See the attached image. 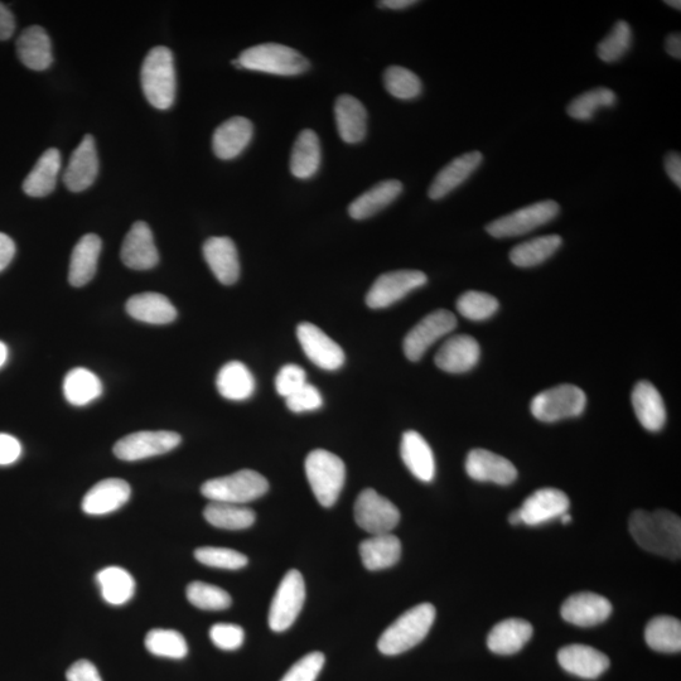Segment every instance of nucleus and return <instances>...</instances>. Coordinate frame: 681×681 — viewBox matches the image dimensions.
Instances as JSON below:
<instances>
[{
    "mask_svg": "<svg viewBox=\"0 0 681 681\" xmlns=\"http://www.w3.org/2000/svg\"><path fill=\"white\" fill-rule=\"evenodd\" d=\"M481 349L475 338L458 335L448 338L436 355V365L449 374L467 373L480 360Z\"/></svg>",
    "mask_w": 681,
    "mask_h": 681,
    "instance_id": "obj_22",
    "label": "nucleus"
},
{
    "mask_svg": "<svg viewBox=\"0 0 681 681\" xmlns=\"http://www.w3.org/2000/svg\"><path fill=\"white\" fill-rule=\"evenodd\" d=\"M64 394L67 402L75 407H85L103 394V384L90 370L84 367L72 369L64 381Z\"/></svg>",
    "mask_w": 681,
    "mask_h": 681,
    "instance_id": "obj_38",
    "label": "nucleus"
},
{
    "mask_svg": "<svg viewBox=\"0 0 681 681\" xmlns=\"http://www.w3.org/2000/svg\"><path fill=\"white\" fill-rule=\"evenodd\" d=\"M306 601V583L301 572L292 569L280 582L270 605L269 627L274 632L289 629L301 613Z\"/></svg>",
    "mask_w": 681,
    "mask_h": 681,
    "instance_id": "obj_8",
    "label": "nucleus"
},
{
    "mask_svg": "<svg viewBox=\"0 0 681 681\" xmlns=\"http://www.w3.org/2000/svg\"><path fill=\"white\" fill-rule=\"evenodd\" d=\"M325 661V655L322 652H311L297 661L280 681H316Z\"/></svg>",
    "mask_w": 681,
    "mask_h": 681,
    "instance_id": "obj_50",
    "label": "nucleus"
},
{
    "mask_svg": "<svg viewBox=\"0 0 681 681\" xmlns=\"http://www.w3.org/2000/svg\"><path fill=\"white\" fill-rule=\"evenodd\" d=\"M564 621L579 627L601 625L612 613L611 602L597 593L582 592L572 594L562 606Z\"/></svg>",
    "mask_w": 681,
    "mask_h": 681,
    "instance_id": "obj_17",
    "label": "nucleus"
},
{
    "mask_svg": "<svg viewBox=\"0 0 681 681\" xmlns=\"http://www.w3.org/2000/svg\"><path fill=\"white\" fill-rule=\"evenodd\" d=\"M187 600L204 611H222L231 606L230 594L214 584L192 582L187 587Z\"/></svg>",
    "mask_w": 681,
    "mask_h": 681,
    "instance_id": "obj_46",
    "label": "nucleus"
},
{
    "mask_svg": "<svg viewBox=\"0 0 681 681\" xmlns=\"http://www.w3.org/2000/svg\"><path fill=\"white\" fill-rule=\"evenodd\" d=\"M22 446L18 439L6 433H0V466L12 465L21 457Z\"/></svg>",
    "mask_w": 681,
    "mask_h": 681,
    "instance_id": "obj_55",
    "label": "nucleus"
},
{
    "mask_svg": "<svg viewBox=\"0 0 681 681\" xmlns=\"http://www.w3.org/2000/svg\"><path fill=\"white\" fill-rule=\"evenodd\" d=\"M204 516L207 523L224 530L248 529L257 519L254 510L249 507L215 501L205 507Z\"/></svg>",
    "mask_w": 681,
    "mask_h": 681,
    "instance_id": "obj_39",
    "label": "nucleus"
},
{
    "mask_svg": "<svg viewBox=\"0 0 681 681\" xmlns=\"http://www.w3.org/2000/svg\"><path fill=\"white\" fill-rule=\"evenodd\" d=\"M306 384V371L303 367L294 364L283 366L275 378V389L286 399Z\"/></svg>",
    "mask_w": 681,
    "mask_h": 681,
    "instance_id": "obj_52",
    "label": "nucleus"
},
{
    "mask_svg": "<svg viewBox=\"0 0 681 681\" xmlns=\"http://www.w3.org/2000/svg\"><path fill=\"white\" fill-rule=\"evenodd\" d=\"M146 647L151 654L159 658L183 659L188 654L185 637L175 630L156 629L146 636Z\"/></svg>",
    "mask_w": 681,
    "mask_h": 681,
    "instance_id": "obj_44",
    "label": "nucleus"
},
{
    "mask_svg": "<svg viewBox=\"0 0 681 681\" xmlns=\"http://www.w3.org/2000/svg\"><path fill=\"white\" fill-rule=\"evenodd\" d=\"M436 620V608L420 603L403 613L383 632L378 642L381 654L395 656L407 652L427 637Z\"/></svg>",
    "mask_w": 681,
    "mask_h": 681,
    "instance_id": "obj_3",
    "label": "nucleus"
},
{
    "mask_svg": "<svg viewBox=\"0 0 681 681\" xmlns=\"http://www.w3.org/2000/svg\"><path fill=\"white\" fill-rule=\"evenodd\" d=\"M241 69L277 76H297L309 70V61L294 48L279 43H263L239 56Z\"/></svg>",
    "mask_w": 681,
    "mask_h": 681,
    "instance_id": "obj_5",
    "label": "nucleus"
},
{
    "mask_svg": "<svg viewBox=\"0 0 681 681\" xmlns=\"http://www.w3.org/2000/svg\"><path fill=\"white\" fill-rule=\"evenodd\" d=\"M385 89L400 100H413L423 91V84L414 72L402 66H390L384 72Z\"/></svg>",
    "mask_w": 681,
    "mask_h": 681,
    "instance_id": "obj_45",
    "label": "nucleus"
},
{
    "mask_svg": "<svg viewBox=\"0 0 681 681\" xmlns=\"http://www.w3.org/2000/svg\"><path fill=\"white\" fill-rule=\"evenodd\" d=\"M16 30V21L14 16L7 6L0 3V41H7L13 36Z\"/></svg>",
    "mask_w": 681,
    "mask_h": 681,
    "instance_id": "obj_56",
    "label": "nucleus"
},
{
    "mask_svg": "<svg viewBox=\"0 0 681 681\" xmlns=\"http://www.w3.org/2000/svg\"><path fill=\"white\" fill-rule=\"evenodd\" d=\"M120 257L125 267L134 270H149L159 262V254L154 244L151 227L138 221L125 236Z\"/></svg>",
    "mask_w": 681,
    "mask_h": 681,
    "instance_id": "obj_18",
    "label": "nucleus"
},
{
    "mask_svg": "<svg viewBox=\"0 0 681 681\" xmlns=\"http://www.w3.org/2000/svg\"><path fill=\"white\" fill-rule=\"evenodd\" d=\"M254 127L249 119L234 117L215 130L212 149L217 158L230 161L239 157L253 139Z\"/></svg>",
    "mask_w": 681,
    "mask_h": 681,
    "instance_id": "obj_24",
    "label": "nucleus"
},
{
    "mask_svg": "<svg viewBox=\"0 0 681 681\" xmlns=\"http://www.w3.org/2000/svg\"><path fill=\"white\" fill-rule=\"evenodd\" d=\"M400 454L404 465L414 477L422 482H432L436 477V460L431 446L418 432L403 434Z\"/></svg>",
    "mask_w": 681,
    "mask_h": 681,
    "instance_id": "obj_26",
    "label": "nucleus"
},
{
    "mask_svg": "<svg viewBox=\"0 0 681 681\" xmlns=\"http://www.w3.org/2000/svg\"><path fill=\"white\" fill-rule=\"evenodd\" d=\"M103 243L98 235L82 236L72 251L69 270V282L72 287L86 286L94 278L98 268Z\"/></svg>",
    "mask_w": 681,
    "mask_h": 681,
    "instance_id": "obj_29",
    "label": "nucleus"
},
{
    "mask_svg": "<svg viewBox=\"0 0 681 681\" xmlns=\"http://www.w3.org/2000/svg\"><path fill=\"white\" fill-rule=\"evenodd\" d=\"M19 60L33 71L47 70L52 65V43L47 32L40 26L24 30L17 41Z\"/></svg>",
    "mask_w": 681,
    "mask_h": 681,
    "instance_id": "obj_31",
    "label": "nucleus"
},
{
    "mask_svg": "<svg viewBox=\"0 0 681 681\" xmlns=\"http://www.w3.org/2000/svg\"><path fill=\"white\" fill-rule=\"evenodd\" d=\"M568 496L558 489H542L535 491L520 507L521 523L538 526L550 520L560 518L569 509Z\"/></svg>",
    "mask_w": 681,
    "mask_h": 681,
    "instance_id": "obj_19",
    "label": "nucleus"
},
{
    "mask_svg": "<svg viewBox=\"0 0 681 681\" xmlns=\"http://www.w3.org/2000/svg\"><path fill=\"white\" fill-rule=\"evenodd\" d=\"M99 173L98 152L93 135H85L71 154L64 175V183L71 192H82L93 185Z\"/></svg>",
    "mask_w": 681,
    "mask_h": 681,
    "instance_id": "obj_16",
    "label": "nucleus"
},
{
    "mask_svg": "<svg viewBox=\"0 0 681 681\" xmlns=\"http://www.w3.org/2000/svg\"><path fill=\"white\" fill-rule=\"evenodd\" d=\"M360 557L367 571L393 567L402 557V543L395 535H371L360 544Z\"/></svg>",
    "mask_w": 681,
    "mask_h": 681,
    "instance_id": "obj_33",
    "label": "nucleus"
},
{
    "mask_svg": "<svg viewBox=\"0 0 681 681\" xmlns=\"http://www.w3.org/2000/svg\"><path fill=\"white\" fill-rule=\"evenodd\" d=\"M354 513L357 525L371 535L389 534L400 521L398 507L373 489L357 496Z\"/></svg>",
    "mask_w": 681,
    "mask_h": 681,
    "instance_id": "obj_10",
    "label": "nucleus"
},
{
    "mask_svg": "<svg viewBox=\"0 0 681 681\" xmlns=\"http://www.w3.org/2000/svg\"><path fill=\"white\" fill-rule=\"evenodd\" d=\"M61 169V154L56 148L47 149L23 182V191L31 197H46L55 190Z\"/></svg>",
    "mask_w": 681,
    "mask_h": 681,
    "instance_id": "obj_35",
    "label": "nucleus"
},
{
    "mask_svg": "<svg viewBox=\"0 0 681 681\" xmlns=\"http://www.w3.org/2000/svg\"><path fill=\"white\" fill-rule=\"evenodd\" d=\"M217 390L222 398L243 402L251 398L255 391V379L243 362L231 361L221 367L216 378Z\"/></svg>",
    "mask_w": 681,
    "mask_h": 681,
    "instance_id": "obj_36",
    "label": "nucleus"
},
{
    "mask_svg": "<svg viewBox=\"0 0 681 681\" xmlns=\"http://www.w3.org/2000/svg\"><path fill=\"white\" fill-rule=\"evenodd\" d=\"M646 644L652 650L675 654L681 650V623L678 618L658 616L652 618L645 630Z\"/></svg>",
    "mask_w": 681,
    "mask_h": 681,
    "instance_id": "obj_41",
    "label": "nucleus"
},
{
    "mask_svg": "<svg viewBox=\"0 0 681 681\" xmlns=\"http://www.w3.org/2000/svg\"><path fill=\"white\" fill-rule=\"evenodd\" d=\"M559 211L560 207L555 201L538 202L492 221L486 231L496 239L516 238L553 221Z\"/></svg>",
    "mask_w": 681,
    "mask_h": 681,
    "instance_id": "obj_9",
    "label": "nucleus"
},
{
    "mask_svg": "<svg viewBox=\"0 0 681 681\" xmlns=\"http://www.w3.org/2000/svg\"><path fill=\"white\" fill-rule=\"evenodd\" d=\"M562 243L563 240L559 235L540 236V238L525 241L510 251L511 263L519 268L536 267L553 257Z\"/></svg>",
    "mask_w": 681,
    "mask_h": 681,
    "instance_id": "obj_40",
    "label": "nucleus"
},
{
    "mask_svg": "<svg viewBox=\"0 0 681 681\" xmlns=\"http://www.w3.org/2000/svg\"><path fill=\"white\" fill-rule=\"evenodd\" d=\"M16 254V244L8 235L0 233V272L11 264Z\"/></svg>",
    "mask_w": 681,
    "mask_h": 681,
    "instance_id": "obj_57",
    "label": "nucleus"
},
{
    "mask_svg": "<svg viewBox=\"0 0 681 681\" xmlns=\"http://www.w3.org/2000/svg\"><path fill=\"white\" fill-rule=\"evenodd\" d=\"M67 681H103L99 670L88 660H79L66 673Z\"/></svg>",
    "mask_w": 681,
    "mask_h": 681,
    "instance_id": "obj_54",
    "label": "nucleus"
},
{
    "mask_svg": "<svg viewBox=\"0 0 681 681\" xmlns=\"http://www.w3.org/2000/svg\"><path fill=\"white\" fill-rule=\"evenodd\" d=\"M338 134L347 144H357L367 133V111L361 101L351 95L338 96L335 104Z\"/></svg>",
    "mask_w": 681,
    "mask_h": 681,
    "instance_id": "obj_28",
    "label": "nucleus"
},
{
    "mask_svg": "<svg viewBox=\"0 0 681 681\" xmlns=\"http://www.w3.org/2000/svg\"><path fill=\"white\" fill-rule=\"evenodd\" d=\"M665 50L676 60L681 59V36L680 33H673L665 41Z\"/></svg>",
    "mask_w": 681,
    "mask_h": 681,
    "instance_id": "obj_59",
    "label": "nucleus"
},
{
    "mask_svg": "<svg viewBox=\"0 0 681 681\" xmlns=\"http://www.w3.org/2000/svg\"><path fill=\"white\" fill-rule=\"evenodd\" d=\"M268 490L269 482L259 472L241 470L233 475L206 481L201 487V494L210 501L243 505L260 499Z\"/></svg>",
    "mask_w": 681,
    "mask_h": 681,
    "instance_id": "obj_6",
    "label": "nucleus"
},
{
    "mask_svg": "<svg viewBox=\"0 0 681 681\" xmlns=\"http://www.w3.org/2000/svg\"><path fill=\"white\" fill-rule=\"evenodd\" d=\"M665 3L668 4V6H670V7L678 9V11H680V9H681V2H679V0H678V2H673V0H668V2H665Z\"/></svg>",
    "mask_w": 681,
    "mask_h": 681,
    "instance_id": "obj_64",
    "label": "nucleus"
},
{
    "mask_svg": "<svg viewBox=\"0 0 681 681\" xmlns=\"http://www.w3.org/2000/svg\"><path fill=\"white\" fill-rule=\"evenodd\" d=\"M533 632L530 622L520 618H509L494 626L487 637V646L494 654L514 655L528 644Z\"/></svg>",
    "mask_w": 681,
    "mask_h": 681,
    "instance_id": "obj_30",
    "label": "nucleus"
},
{
    "mask_svg": "<svg viewBox=\"0 0 681 681\" xmlns=\"http://www.w3.org/2000/svg\"><path fill=\"white\" fill-rule=\"evenodd\" d=\"M8 359V347L0 341V367L6 364Z\"/></svg>",
    "mask_w": 681,
    "mask_h": 681,
    "instance_id": "obj_61",
    "label": "nucleus"
},
{
    "mask_svg": "<svg viewBox=\"0 0 681 681\" xmlns=\"http://www.w3.org/2000/svg\"><path fill=\"white\" fill-rule=\"evenodd\" d=\"M617 96L611 89L597 88L587 91L568 105L567 113L569 117L587 122L594 117L598 110L612 108L616 104Z\"/></svg>",
    "mask_w": 681,
    "mask_h": 681,
    "instance_id": "obj_43",
    "label": "nucleus"
},
{
    "mask_svg": "<svg viewBox=\"0 0 681 681\" xmlns=\"http://www.w3.org/2000/svg\"><path fill=\"white\" fill-rule=\"evenodd\" d=\"M587 396L576 385H559L535 396L530 409L540 422L554 423L578 417L586 408Z\"/></svg>",
    "mask_w": 681,
    "mask_h": 681,
    "instance_id": "obj_7",
    "label": "nucleus"
},
{
    "mask_svg": "<svg viewBox=\"0 0 681 681\" xmlns=\"http://www.w3.org/2000/svg\"><path fill=\"white\" fill-rule=\"evenodd\" d=\"M297 337L304 354L323 370L335 371L344 366L346 356L342 347L328 337L320 327L304 322L297 328Z\"/></svg>",
    "mask_w": 681,
    "mask_h": 681,
    "instance_id": "obj_14",
    "label": "nucleus"
},
{
    "mask_svg": "<svg viewBox=\"0 0 681 681\" xmlns=\"http://www.w3.org/2000/svg\"><path fill=\"white\" fill-rule=\"evenodd\" d=\"M484 161V156L480 152H471L453 159L446 167L441 169L431 187L428 195L432 200H442L456 188L465 183Z\"/></svg>",
    "mask_w": 681,
    "mask_h": 681,
    "instance_id": "obj_25",
    "label": "nucleus"
},
{
    "mask_svg": "<svg viewBox=\"0 0 681 681\" xmlns=\"http://www.w3.org/2000/svg\"><path fill=\"white\" fill-rule=\"evenodd\" d=\"M101 596L113 606H122L132 600L135 592L134 578L120 567H108L96 576Z\"/></svg>",
    "mask_w": 681,
    "mask_h": 681,
    "instance_id": "obj_42",
    "label": "nucleus"
},
{
    "mask_svg": "<svg viewBox=\"0 0 681 681\" xmlns=\"http://www.w3.org/2000/svg\"><path fill=\"white\" fill-rule=\"evenodd\" d=\"M144 96L158 110L171 108L176 99V69L169 48L157 46L149 51L140 71Z\"/></svg>",
    "mask_w": 681,
    "mask_h": 681,
    "instance_id": "obj_2",
    "label": "nucleus"
},
{
    "mask_svg": "<svg viewBox=\"0 0 681 681\" xmlns=\"http://www.w3.org/2000/svg\"><path fill=\"white\" fill-rule=\"evenodd\" d=\"M457 309L467 320L485 321L495 315L499 302L490 294L470 291L458 298Z\"/></svg>",
    "mask_w": 681,
    "mask_h": 681,
    "instance_id": "obj_48",
    "label": "nucleus"
},
{
    "mask_svg": "<svg viewBox=\"0 0 681 681\" xmlns=\"http://www.w3.org/2000/svg\"><path fill=\"white\" fill-rule=\"evenodd\" d=\"M665 171L676 187L681 188V157L679 153H669L665 157Z\"/></svg>",
    "mask_w": 681,
    "mask_h": 681,
    "instance_id": "obj_58",
    "label": "nucleus"
},
{
    "mask_svg": "<svg viewBox=\"0 0 681 681\" xmlns=\"http://www.w3.org/2000/svg\"><path fill=\"white\" fill-rule=\"evenodd\" d=\"M127 312L130 317L149 325H168L177 318V309L167 297L159 293L137 294L129 299Z\"/></svg>",
    "mask_w": 681,
    "mask_h": 681,
    "instance_id": "obj_32",
    "label": "nucleus"
},
{
    "mask_svg": "<svg viewBox=\"0 0 681 681\" xmlns=\"http://www.w3.org/2000/svg\"><path fill=\"white\" fill-rule=\"evenodd\" d=\"M181 441L180 434L175 432H137L115 443L114 454L122 461H142L173 451Z\"/></svg>",
    "mask_w": 681,
    "mask_h": 681,
    "instance_id": "obj_13",
    "label": "nucleus"
},
{
    "mask_svg": "<svg viewBox=\"0 0 681 681\" xmlns=\"http://www.w3.org/2000/svg\"><path fill=\"white\" fill-rule=\"evenodd\" d=\"M402 192L403 183L398 180L380 182L351 202L349 214L354 220L369 219L393 204Z\"/></svg>",
    "mask_w": 681,
    "mask_h": 681,
    "instance_id": "obj_34",
    "label": "nucleus"
},
{
    "mask_svg": "<svg viewBox=\"0 0 681 681\" xmlns=\"http://www.w3.org/2000/svg\"><path fill=\"white\" fill-rule=\"evenodd\" d=\"M427 282V275L419 270H396L380 275L367 293L366 304L373 309L388 308Z\"/></svg>",
    "mask_w": 681,
    "mask_h": 681,
    "instance_id": "obj_11",
    "label": "nucleus"
},
{
    "mask_svg": "<svg viewBox=\"0 0 681 681\" xmlns=\"http://www.w3.org/2000/svg\"><path fill=\"white\" fill-rule=\"evenodd\" d=\"M132 490L127 481L108 478L98 482L82 499V511L88 515H106L123 507L130 499Z\"/></svg>",
    "mask_w": 681,
    "mask_h": 681,
    "instance_id": "obj_21",
    "label": "nucleus"
},
{
    "mask_svg": "<svg viewBox=\"0 0 681 681\" xmlns=\"http://www.w3.org/2000/svg\"><path fill=\"white\" fill-rule=\"evenodd\" d=\"M379 7L394 9V11H402V9L409 8L417 4L414 0H383L379 2Z\"/></svg>",
    "mask_w": 681,
    "mask_h": 681,
    "instance_id": "obj_60",
    "label": "nucleus"
},
{
    "mask_svg": "<svg viewBox=\"0 0 681 681\" xmlns=\"http://www.w3.org/2000/svg\"><path fill=\"white\" fill-rule=\"evenodd\" d=\"M629 530L635 542L646 552L673 560L680 559L681 520L671 511H634L630 516Z\"/></svg>",
    "mask_w": 681,
    "mask_h": 681,
    "instance_id": "obj_1",
    "label": "nucleus"
},
{
    "mask_svg": "<svg viewBox=\"0 0 681 681\" xmlns=\"http://www.w3.org/2000/svg\"><path fill=\"white\" fill-rule=\"evenodd\" d=\"M457 327V318L447 309H438L424 317L405 336L403 349L405 356L410 361H419L428 351L429 347L436 344L442 337L451 333Z\"/></svg>",
    "mask_w": 681,
    "mask_h": 681,
    "instance_id": "obj_12",
    "label": "nucleus"
},
{
    "mask_svg": "<svg viewBox=\"0 0 681 681\" xmlns=\"http://www.w3.org/2000/svg\"><path fill=\"white\" fill-rule=\"evenodd\" d=\"M287 407L293 413L315 412L322 408L323 398L320 390L311 384H306L303 388L286 399Z\"/></svg>",
    "mask_w": 681,
    "mask_h": 681,
    "instance_id": "obj_53",
    "label": "nucleus"
},
{
    "mask_svg": "<svg viewBox=\"0 0 681 681\" xmlns=\"http://www.w3.org/2000/svg\"><path fill=\"white\" fill-rule=\"evenodd\" d=\"M560 519H562L563 524H569L572 521V516L571 514L565 513L562 516H560Z\"/></svg>",
    "mask_w": 681,
    "mask_h": 681,
    "instance_id": "obj_63",
    "label": "nucleus"
},
{
    "mask_svg": "<svg viewBox=\"0 0 681 681\" xmlns=\"http://www.w3.org/2000/svg\"><path fill=\"white\" fill-rule=\"evenodd\" d=\"M210 639L216 647L225 651L238 650L243 645L245 632L233 623H216L211 627Z\"/></svg>",
    "mask_w": 681,
    "mask_h": 681,
    "instance_id": "obj_51",
    "label": "nucleus"
},
{
    "mask_svg": "<svg viewBox=\"0 0 681 681\" xmlns=\"http://www.w3.org/2000/svg\"><path fill=\"white\" fill-rule=\"evenodd\" d=\"M321 143L318 135L311 129L303 130L294 143L291 156L292 175L299 180H308L321 166Z\"/></svg>",
    "mask_w": 681,
    "mask_h": 681,
    "instance_id": "obj_37",
    "label": "nucleus"
},
{
    "mask_svg": "<svg viewBox=\"0 0 681 681\" xmlns=\"http://www.w3.org/2000/svg\"><path fill=\"white\" fill-rule=\"evenodd\" d=\"M632 45V31L630 24L620 21L612 28L610 35L597 47V55L600 60L612 64L621 60L629 52Z\"/></svg>",
    "mask_w": 681,
    "mask_h": 681,
    "instance_id": "obj_47",
    "label": "nucleus"
},
{
    "mask_svg": "<svg viewBox=\"0 0 681 681\" xmlns=\"http://www.w3.org/2000/svg\"><path fill=\"white\" fill-rule=\"evenodd\" d=\"M304 468L317 501L323 507L335 505L345 485L344 461L326 449H315L308 454Z\"/></svg>",
    "mask_w": 681,
    "mask_h": 681,
    "instance_id": "obj_4",
    "label": "nucleus"
},
{
    "mask_svg": "<svg viewBox=\"0 0 681 681\" xmlns=\"http://www.w3.org/2000/svg\"><path fill=\"white\" fill-rule=\"evenodd\" d=\"M632 407L646 431L659 432L666 422V408L659 390L649 381H640L632 391Z\"/></svg>",
    "mask_w": 681,
    "mask_h": 681,
    "instance_id": "obj_27",
    "label": "nucleus"
},
{
    "mask_svg": "<svg viewBox=\"0 0 681 681\" xmlns=\"http://www.w3.org/2000/svg\"><path fill=\"white\" fill-rule=\"evenodd\" d=\"M467 475L478 482L506 486L518 478V470L509 460L487 449H473L466 460Z\"/></svg>",
    "mask_w": 681,
    "mask_h": 681,
    "instance_id": "obj_15",
    "label": "nucleus"
},
{
    "mask_svg": "<svg viewBox=\"0 0 681 681\" xmlns=\"http://www.w3.org/2000/svg\"><path fill=\"white\" fill-rule=\"evenodd\" d=\"M204 257L212 273L224 286H233L240 277L238 249L230 238H210L204 244Z\"/></svg>",
    "mask_w": 681,
    "mask_h": 681,
    "instance_id": "obj_23",
    "label": "nucleus"
},
{
    "mask_svg": "<svg viewBox=\"0 0 681 681\" xmlns=\"http://www.w3.org/2000/svg\"><path fill=\"white\" fill-rule=\"evenodd\" d=\"M560 666L569 674L582 679H597L610 668V659L603 652L587 645H569L558 652Z\"/></svg>",
    "mask_w": 681,
    "mask_h": 681,
    "instance_id": "obj_20",
    "label": "nucleus"
},
{
    "mask_svg": "<svg viewBox=\"0 0 681 681\" xmlns=\"http://www.w3.org/2000/svg\"><path fill=\"white\" fill-rule=\"evenodd\" d=\"M195 558L207 567L229 569V571H238V569L246 567L249 562L248 557L243 553L236 552L233 549L215 547L198 548L195 552Z\"/></svg>",
    "mask_w": 681,
    "mask_h": 681,
    "instance_id": "obj_49",
    "label": "nucleus"
},
{
    "mask_svg": "<svg viewBox=\"0 0 681 681\" xmlns=\"http://www.w3.org/2000/svg\"><path fill=\"white\" fill-rule=\"evenodd\" d=\"M509 521L511 525L523 524L521 523L520 511L519 510L513 511V513H511L509 516Z\"/></svg>",
    "mask_w": 681,
    "mask_h": 681,
    "instance_id": "obj_62",
    "label": "nucleus"
}]
</instances>
